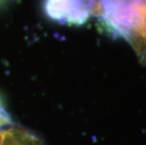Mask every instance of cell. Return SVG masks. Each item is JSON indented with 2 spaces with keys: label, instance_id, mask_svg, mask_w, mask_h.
<instances>
[{
  "label": "cell",
  "instance_id": "obj_4",
  "mask_svg": "<svg viewBox=\"0 0 146 145\" xmlns=\"http://www.w3.org/2000/svg\"><path fill=\"white\" fill-rule=\"evenodd\" d=\"M78 1H81V2L86 3V4H88L90 7L92 8V14H94V5H95V3H96L97 0H78Z\"/></svg>",
  "mask_w": 146,
  "mask_h": 145
},
{
  "label": "cell",
  "instance_id": "obj_2",
  "mask_svg": "<svg viewBox=\"0 0 146 145\" xmlns=\"http://www.w3.org/2000/svg\"><path fill=\"white\" fill-rule=\"evenodd\" d=\"M0 145H43V143L32 132L10 122L0 127Z\"/></svg>",
  "mask_w": 146,
  "mask_h": 145
},
{
  "label": "cell",
  "instance_id": "obj_3",
  "mask_svg": "<svg viewBox=\"0 0 146 145\" xmlns=\"http://www.w3.org/2000/svg\"><path fill=\"white\" fill-rule=\"evenodd\" d=\"M10 122H11L10 115L8 114L7 110L5 109L4 106H3L1 101H0V127L3 125L8 124Z\"/></svg>",
  "mask_w": 146,
  "mask_h": 145
},
{
  "label": "cell",
  "instance_id": "obj_5",
  "mask_svg": "<svg viewBox=\"0 0 146 145\" xmlns=\"http://www.w3.org/2000/svg\"><path fill=\"white\" fill-rule=\"evenodd\" d=\"M139 1H141V2H145L146 3V0H139Z\"/></svg>",
  "mask_w": 146,
  "mask_h": 145
},
{
  "label": "cell",
  "instance_id": "obj_1",
  "mask_svg": "<svg viewBox=\"0 0 146 145\" xmlns=\"http://www.w3.org/2000/svg\"><path fill=\"white\" fill-rule=\"evenodd\" d=\"M45 12L60 23L83 24L92 14V8L78 0H46Z\"/></svg>",
  "mask_w": 146,
  "mask_h": 145
}]
</instances>
